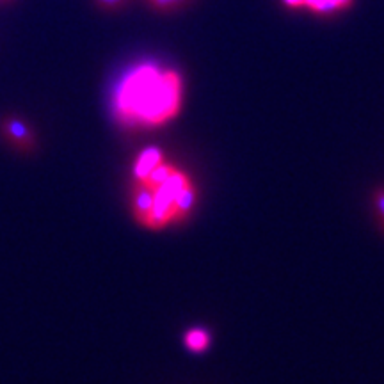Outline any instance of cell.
I'll return each mask as SVG.
<instances>
[{"label": "cell", "mask_w": 384, "mask_h": 384, "mask_svg": "<svg viewBox=\"0 0 384 384\" xmlns=\"http://www.w3.org/2000/svg\"><path fill=\"white\" fill-rule=\"evenodd\" d=\"M212 336L207 329L203 328H192L184 335V345L187 347L188 352L194 354H201L210 347Z\"/></svg>", "instance_id": "5b68a950"}, {"label": "cell", "mask_w": 384, "mask_h": 384, "mask_svg": "<svg viewBox=\"0 0 384 384\" xmlns=\"http://www.w3.org/2000/svg\"><path fill=\"white\" fill-rule=\"evenodd\" d=\"M373 203H376L377 214H379V217L384 221V188L376 191V194H373Z\"/></svg>", "instance_id": "8992f818"}, {"label": "cell", "mask_w": 384, "mask_h": 384, "mask_svg": "<svg viewBox=\"0 0 384 384\" xmlns=\"http://www.w3.org/2000/svg\"><path fill=\"white\" fill-rule=\"evenodd\" d=\"M181 2H185V0H151L153 8L157 9H171L174 6L181 4Z\"/></svg>", "instance_id": "52a82bcc"}, {"label": "cell", "mask_w": 384, "mask_h": 384, "mask_svg": "<svg viewBox=\"0 0 384 384\" xmlns=\"http://www.w3.org/2000/svg\"><path fill=\"white\" fill-rule=\"evenodd\" d=\"M96 4L103 9H117L124 4V0H96Z\"/></svg>", "instance_id": "ba28073f"}, {"label": "cell", "mask_w": 384, "mask_h": 384, "mask_svg": "<svg viewBox=\"0 0 384 384\" xmlns=\"http://www.w3.org/2000/svg\"><path fill=\"white\" fill-rule=\"evenodd\" d=\"M184 75L158 63H141L124 73L114 91V114L127 127L160 128L184 107Z\"/></svg>", "instance_id": "7a4b0ae2"}, {"label": "cell", "mask_w": 384, "mask_h": 384, "mask_svg": "<svg viewBox=\"0 0 384 384\" xmlns=\"http://www.w3.org/2000/svg\"><path fill=\"white\" fill-rule=\"evenodd\" d=\"M200 192L191 174L169 162L160 148L148 146L134 160L130 210L146 230L180 226L196 208Z\"/></svg>", "instance_id": "6da1fadb"}, {"label": "cell", "mask_w": 384, "mask_h": 384, "mask_svg": "<svg viewBox=\"0 0 384 384\" xmlns=\"http://www.w3.org/2000/svg\"><path fill=\"white\" fill-rule=\"evenodd\" d=\"M0 132L9 144L23 153L32 151V148L36 146V136L32 128L18 117H4L0 123Z\"/></svg>", "instance_id": "3957f363"}, {"label": "cell", "mask_w": 384, "mask_h": 384, "mask_svg": "<svg viewBox=\"0 0 384 384\" xmlns=\"http://www.w3.org/2000/svg\"><path fill=\"white\" fill-rule=\"evenodd\" d=\"M4 2H13V0H0V4H4Z\"/></svg>", "instance_id": "9c48e42d"}, {"label": "cell", "mask_w": 384, "mask_h": 384, "mask_svg": "<svg viewBox=\"0 0 384 384\" xmlns=\"http://www.w3.org/2000/svg\"><path fill=\"white\" fill-rule=\"evenodd\" d=\"M281 2L290 9L305 8L315 15L331 16L349 9L354 0H281Z\"/></svg>", "instance_id": "277c9868"}]
</instances>
